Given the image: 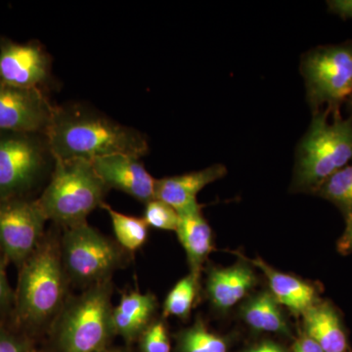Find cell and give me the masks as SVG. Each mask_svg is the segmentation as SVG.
Masks as SVG:
<instances>
[{
	"mask_svg": "<svg viewBox=\"0 0 352 352\" xmlns=\"http://www.w3.org/2000/svg\"><path fill=\"white\" fill-rule=\"evenodd\" d=\"M55 160L94 162L111 155L141 157L149 152L144 134L82 104L55 106L45 132Z\"/></svg>",
	"mask_w": 352,
	"mask_h": 352,
	"instance_id": "cell-1",
	"label": "cell"
},
{
	"mask_svg": "<svg viewBox=\"0 0 352 352\" xmlns=\"http://www.w3.org/2000/svg\"><path fill=\"white\" fill-rule=\"evenodd\" d=\"M69 279L62 263L60 241L44 237L38 249L21 265L14 303L20 321L38 328L54 323L68 302Z\"/></svg>",
	"mask_w": 352,
	"mask_h": 352,
	"instance_id": "cell-2",
	"label": "cell"
},
{
	"mask_svg": "<svg viewBox=\"0 0 352 352\" xmlns=\"http://www.w3.org/2000/svg\"><path fill=\"white\" fill-rule=\"evenodd\" d=\"M47 186L36 203L46 219L64 228L87 222L102 207L109 189L91 162L55 160Z\"/></svg>",
	"mask_w": 352,
	"mask_h": 352,
	"instance_id": "cell-3",
	"label": "cell"
},
{
	"mask_svg": "<svg viewBox=\"0 0 352 352\" xmlns=\"http://www.w3.org/2000/svg\"><path fill=\"white\" fill-rule=\"evenodd\" d=\"M352 161V115L342 119L340 111L325 109L314 113L298 146L296 184L316 192L336 171Z\"/></svg>",
	"mask_w": 352,
	"mask_h": 352,
	"instance_id": "cell-4",
	"label": "cell"
},
{
	"mask_svg": "<svg viewBox=\"0 0 352 352\" xmlns=\"http://www.w3.org/2000/svg\"><path fill=\"white\" fill-rule=\"evenodd\" d=\"M111 280L85 289L68 300L54 321L59 352H101L115 335Z\"/></svg>",
	"mask_w": 352,
	"mask_h": 352,
	"instance_id": "cell-5",
	"label": "cell"
},
{
	"mask_svg": "<svg viewBox=\"0 0 352 352\" xmlns=\"http://www.w3.org/2000/svg\"><path fill=\"white\" fill-rule=\"evenodd\" d=\"M45 133L0 131V200L27 198L55 166Z\"/></svg>",
	"mask_w": 352,
	"mask_h": 352,
	"instance_id": "cell-6",
	"label": "cell"
},
{
	"mask_svg": "<svg viewBox=\"0 0 352 352\" xmlns=\"http://www.w3.org/2000/svg\"><path fill=\"white\" fill-rule=\"evenodd\" d=\"M69 283L87 289L109 281L124 263V250L87 222L65 228L60 240Z\"/></svg>",
	"mask_w": 352,
	"mask_h": 352,
	"instance_id": "cell-7",
	"label": "cell"
},
{
	"mask_svg": "<svg viewBox=\"0 0 352 352\" xmlns=\"http://www.w3.org/2000/svg\"><path fill=\"white\" fill-rule=\"evenodd\" d=\"M302 73L307 100L315 113L322 106L331 112L340 111L352 94V43L309 51L302 58Z\"/></svg>",
	"mask_w": 352,
	"mask_h": 352,
	"instance_id": "cell-8",
	"label": "cell"
},
{
	"mask_svg": "<svg viewBox=\"0 0 352 352\" xmlns=\"http://www.w3.org/2000/svg\"><path fill=\"white\" fill-rule=\"evenodd\" d=\"M46 220L36 200H0V251L6 259L22 265L45 237Z\"/></svg>",
	"mask_w": 352,
	"mask_h": 352,
	"instance_id": "cell-9",
	"label": "cell"
},
{
	"mask_svg": "<svg viewBox=\"0 0 352 352\" xmlns=\"http://www.w3.org/2000/svg\"><path fill=\"white\" fill-rule=\"evenodd\" d=\"M50 78L51 59L41 44L0 38V83L43 90Z\"/></svg>",
	"mask_w": 352,
	"mask_h": 352,
	"instance_id": "cell-10",
	"label": "cell"
},
{
	"mask_svg": "<svg viewBox=\"0 0 352 352\" xmlns=\"http://www.w3.org/2000/svg\"><path fill=\"white\" fill-rule=\"evenodd\" d=\"M54 110L43 90L0 83V131L45 133Z\"/></svg>",
	"mask_w": 352,
	"mask_h": 352,
	"instance_id": "cell-11",
	"label": "cell"
},
{
	"mask_svg": "<svg viewBox=\"0 0 352 352\" xmlns=\"http://www.w3.org/2000/svg\"><path fill=\"white\" fill-rule=\"evenodd\" d=\"M109 189H117L145 205L155 199L156 179L146 170L140 157L111 155L91 162Z\"/></svg>",
	"mask_w": 352,
	"mask_h": 352,
	"instance_id": "cell-12",
	"label": "cell"
},
{
	"mask_svg": "<svg viewBox=\"0 0 352 352\" xmlns=\"http://www.w3.org/2000/svg\"><path fill=\"white\" fill-rule=\"evenodd\" d=\"M226 166L214 164L186 175L170 176L156 179L155 199L168 204L178 214H188L201 210L197 196L210 183L226 175Z\"/></svg>",
	"mask_w": 352,
	"mask_h": 352,
	"instance_id": "cell-13",
	"label": "cell"
},
{
	"mask_svg": "<svg viewBox=\"0 0 352 352\" xmlns=\"http://www.w3.org/2000/svg\"><path fill=\"white\" fill-rule=\"evenodd\" d=\"M156 309L157 300L152 294H122L119 305L113 308V333L127 342H133L151 324L150 321Z\"/></svg>",
	"mask_w": 352,
	"mask_h": 352,
	"instance_id": "cell-14",
	"label": "cell"
},
{
	"mask_svg": "<svg viewBox=\"0 0 352 352\" xmlns=\"http://www.w3.org/2000/svg\"><path fill=\"white\" fill-rule=\"evenodd\" d=\"M307 337L314 340L324 352H346L347 339L335 308L327 302L315 303L305 312Z\"/></svg>",
	"mask_w": 352,
	"mask_h": 352,
	"instance_id": "cell-15",
	"label": "cell"
},
{
	"mask_svg": "<svg viewBox=\"0 0 352 352\" xmlns=\"http://www.w3.org/2000/svg\"><path fill=\"white\" fill-rule=\"evenodd\" d=\"M251 261L267 277L272 293L271 295L279 305L288 307L296 314H305L316 303V292L311 285L273 270L261 258L252 259Z\"/></svg>",
	"mask_w": 352,
	"mask_h": 352,
	"instance_id": "cell-16",
	"label": "cell"
},
{
	"mask_svg": "<svg viewBox=\"0 0 352 352\" xmlns=\"http://www.w3.org/2000/svg\"><path fill=\"white\" fill-rule=\"evenodd\" d=\"M256 283L251 268L237 264L212 270L208 279V292L215 307L228 309L240 302Z\"/></svg>",
	"mask_w": 352,
	"mask_h": 352,
	"instance_id": "cell-17",
	"label": "cell"
},
{
	"mask_svg": "<svg viewBox=\"0 0 352 352\" xmlns=\"http://www.w3.org/2000/svg\"><path fill=\"white\" fill-rule=\"evenodd\" d=\"M179 224L176 229L178 239L186 252L191 274L199 280L201 264L212 251V229L200 210L179 214Z\"/></svg>",
	"mask_w": 352,
	"mask_h": 352,
	"instance_id": "cell-18",
	"label": "cell"
},
{
	"mask_svg": "<svg viewBox=\"0 0 352 352\" xmlns=\"http://www.w3.org/2000/svg\"><path fill=\"white\" fill-rule=\"evenodd\" d=\"M245 321L256 330L263 332H287V324L279 303L271 294H261L245 305Z\"/></svg>",
	"mask_w": 352,
	"mask_h": 352,
	"instance_id": "cell-19",
	"label": "cell"
},
{
	"mask_svg": "<svg viewBox=\"0 0 352 352\" xmlns=\"http://www.w3.org/2000/svg\"><path fill=\"white\" fill-rule=\"evenodd\" d=\"M101 208L108 212L116 239L124 251L134 252L146 244L149 237V226L144 219L122 214L105 203Z\"/></svg>",
	"mask_w": 352,
	"mask_h": 352,
	"instance_id": "cell-20",
	"label": "cell"
},
{
	"mask_svg": "<svg viewBox=\"0 0 352 352\" xmlns=\"http://www.w3.org/2000/svg\"><path fill=\"white\" fill-rule=\"evenodd\" d=\"M319 195L332 201L342 212L352 210V164L336 171L317 190Z\"/></svg>",
	"mask_w": 352,
	"mask_h": 352,
	"instance_id": "cell-21",
	"label": "cell"
},
{
	"mask_svg": "<svg viewBox=\"0 0 352 352\" xmlns=\"http://www.w3.org/2000/svg\"><path fill=\"white\" fill-rule=\"evenodd\" d=\"M198 279L190 273L170 289L164 303V315L185 319L189 316L197 296Z\"/></svg>",
	"mask_w": 352,
	"mask_h": 352,
	"instance_id": "cell-22",
	"label": "cell"
},
{
	"mask_svg": "<svg viewBox=\"0 0 352 352\" xmlns=\"http://www.w3.org/2000/svg\"><path fill=\"white\" fill-rule=\"evenodd\" d=\"M182 352H227L226 340L210 333L201 324L184 331L180 335Z\"/></svg>",
	"mask_w": 352,
	"mask_h": 352,
	"instance_id": "cell-23",
	"label": "cell"
},
{
	"mask_svg": "<svg viewBox=\"0 0 352 352\" xmlns=\"http://www.w3.org/2000/svg\"><path fill=\"white\" fill-rule=\"evenodd\" d=\"M146 223L160 230L176 231L180 217L177 212L164 201L154 199L146 204L144 217Z\"/></svg>",
	"mask_w": 352,
	"mask_h": 352,
	"instance_id": "cell-24",
	"label": "cell"
},
{
	"mask_svg": "<svg viewBox=\"0 0 352 352\" xmlns=\"http://www.w3.org/2000/svg\"><path fill=\"white\" fill-rule=\"evenodd\" d=\"M140 337L141 351L170 352V342L163 322L150 324Z\"/></svg>",
	"mask_w": 352,
	"mask_h": 352,
	"instance_id": "cell-25",
	"label": "cell"
},
{
	"mask_svg": "<svg viewBox=\"0 0 352 352\" xmlns=\"http://www.w3.org/2000/svg\"><path fill=\"white\" fill-rule=\"evenodd\" d=\"M0 352H31L29 342L0 327Z\"/></svg>",
	"mask_w": 352,
	"mask_h": 352,
	"instance_id": "cell-26",
	"label": "cell"
},
{
	"mask_svg": "<svg viewBox=\"0 0 352 352\" xmlns=\"http://www.w3.org/2000/svg\"><path fill=\"white\" fill-rule=\"evenodd\" d=\"M6 256L0 251V311L10 309L11 305L15 300L12 289L8 283L6 271Z\"/></svg>",
	"mask_w": 352,
	"mask_h": 352,
	"instance_id": "cell-27",
	"label": "cell"
},
{
	"mask_svg": "<svg viewBox=\"0 0 352 352\" xmlns=\"http://www.w3.org/2000/svg\"><path fill=\"white\" fill-rule=\"evenodd\" d=\"M337 248L338 252L344 256L352 252V210L346 214V229L338 241Z\"/></svg>",
	"mask_w": 352,
	"mask_h": 352,
	"instance_id": "cell-28",
	"label": "cell"
},
{
	"mask_svg": "<svg viewBox=\"0 0 352 352\" xmlns=\"http://www.w3.org/2000/svg\"><path fill=\"white\" fill-rule=\"evenodd\" d=\"M327 3L330 12L340 16L342 19L352 18V0H331Z\"/></svg>",
	"mask_w": 352,
	"mask_h": 352,
	"instance_id": "cell-29",
	"label": "cell"
},
{
	"mask_svg": "<svg viewBox=\"0 0 352 352\" xmlns=\"http://www.w3.org/2000/svg\"><path fill=\"white\" fill-rule=\"evenodd\" d=\"M295 352H324L320 346L308 337L303 338L296 344Z\"/></svg>",
	"mask_w": 352,
	"mask_h": 352,
	"instance_id": "cell-30",
	"label": "cell"
},
{
	"mask_svg": "<svg viewBox=\"0 0 352 352\" xmlns=\"http://www.w3.org/2000/svg\"><path fill=\"white\" fill-rule=\"evenodd\" d=\"M248 352H284L282 349L276 344H272V342H264L261 346L254 347Z\"/></svg>",
	"mask_w": 352,
	"mask_h": 352,
	"instance_id": "cell-31",
	"label": "cell"
},
{
	"mask_svg": "<svg viewBox=\"0 0 352 352\" xmlns=\"http://www.w3.org/2000/svg\"><path fill=\"white\" fill-rule=\"evenodd\" d=\"M101 352H129V351H126V349H104V351H102Z\"/></svg>",
	"mask_w": 352,
	"mask_h": 352,
	"instance_id": "cell-32",
	"label": "cell"
},
{
	"mask_svg": "<svg viewBox=\"0 0 352 352\" xmlns=\"http://www.w3.org/2000/svg\"><path fill=\"white\" fill-rule=\"evenodd\" d=\"M347 104H349V110H351L352 115V94L351 95V97H349V100H347Z\"/></svg>",
	"mask_w": 352,
	"mask_h": 352,
	"instance_id": "cell-33",
	"label": "cell"
}]
</instances>
